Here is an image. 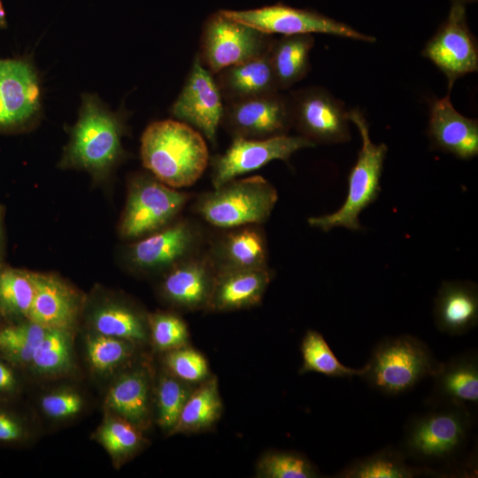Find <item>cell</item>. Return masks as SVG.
Instances as JSON below:
<instances>
[{
    "label": "cell",
    "mask_w": 478,
    "mask_h": 478,
    "mask_svg": "<svg viewBox=\"0 0 478 478\" xmlns=\"http://www.w3.org/2000/svg\"><path fill=\"white\" fill-rule=\"evenodd\" d=\"M163 367L178 379L199 384L211 374L204 356L189 345L164 352Z\"/></svg>",
    "instance_id": "cell-40"
},
{
    "label": "cell",
    "mask_w": 478,
    "mask_h": 478,
    "mask_svg": "<svg viewBox=\"0 0 478 478\" xmlns=\"http://www.w3.org/2000/svg\"><path fill=\"white\" fill-rule=\"evenodd\" d=\"M143 430L128 420L104 412L92 438L108 453L115 468H120L147 445Z\"/></svg>",
    "instance_id": "cell-29"
},
{
    "label": "cell",
    "mask_w": 478,
    "mask_h": 478,
    "mask_svg": "<svg viewBox=\"0 0 478 478\" xmlns=\"http://www.w3.org/2000/svg\"><path fill=\"white\" fill-rule=\"evenodd\" d=\"M266 267L220 268L214 278L209 309L226 312L258 305L271 281Z\"/></svg>",
    "instance_id": "cell-23"
},
{
    "label": "cell",
    "mask_w": 478,
    "mask_h": 478,
    "mask_svg": "<svg viewBox=\"0 0 478 478\" xmlns=\"http://www.w3.org/2000/svg\"><path fill=\"white\" fill-rule=\"evenodd\" d=\"M256 473L261 478H315L318 468L304 454L292 451H271L257 464Z\"/></svg>",
    "instance_id": "cell-38"
},
{
    "label": "cell",
    "mask_w": 478,
    "mask_h": 478,
    "mask_svg": "<svg viewBox=\"0 0 478 478\" xmlns=\"http://www.w3.org/2000/svg\"><path fill=\"white\" fill-rule=\"evenodd\" d=\"M87 331L133 341L150 343L148 314L122 296L96 289L81 311Z\"/></svg>",
    "instance_id": "cell-16"
},
{
    "label": "cell",
    "mask_w": 478,
    "mask_h": 478,
    "mask_svg": "<svg viewBox=\"0 0 478 478\" xmlns=\"http://www.w3.org/2000/svg\"><path fill=\"white\" fill-rule=\"evenodd\" d=\"M222 402L218 381L210 376L197 384L184 404L171 435L197 433L211 428L220 419Z\"/></svg>",
    "instance_id": "cell-30"
},
{
    "label": "cell",
    "mask_w": 478,
    "mask_h": 478,
    "mask_svg": "<svg viewBox=\"0 0 478 478\" xmlns=\"http://www.w3.org/2000/svg\"><path fill=\"white\" fill-rule=\"evenodd\" d=\"M477 0H452V3H459V4H466V3H472Z\"/></svg>",
    "instance_id": "cell-45"
},
{
    "label": "cell",
    "mask_w": 478,
    "mask_h": 478,
    "mask_svg": "<svg viewBox=\"0 0 478 478\" xmlns=\"http://www.w3.org/2000/svg\"><path fill=\"white\" fill-rule=\"evenodd\" d=\"M433 316L437 329L462 335L478 323V288L469 281H443L435 297Z\"/></svg>",
    "instance_id": "cell-22"
},
{
    "label": "cell",
    "mask_w": 478,
    "mask_h": 478,
    "mask_svg": "<svg viewBox=\"0 0 478 478\" xmlns=\"http://www.w3.org/2000/svg\"><path fill=\"white\" fill-rule=\"evenodd\" d=\"M214 77L224 104L280 91L268 51L227 66Z\"/></svg>",
    "instance_id": "cell-25"
},
{
    "label": "cell",
    "mask_w": 478,
    "mask_h": 478,
    "mask_svg": "<svg viewBox=\"0 0 478 478\" xmlns=\"http://www.w3.org/2000/svg\"><path fill=\"white\" fill-rule=\"evenodd\" d=\"M467 406H431L406 424L399 450L406 459L435 464L452 460L466 447L472 431Z\"/></svg>",
    "instance_id": "cell-4"
},
{
    "label": "cell",
    "mask_w": 478,
    "mask_h": 478,
    "mask_svg": "<svg viewBox=\"0 0 478 478\" xmlns=\"http://www.w3.org/2000/svg\"><path fill=\"white\" fill-rule=\"evenodd\" d=\"M142 345L123 338L87 331L85 358L90 371L101 377L115 376L137 358Z\"/></svg>",
    "instance_id": "cell-28"
},
{
    "label": "cell",
    "mask_w": 478,
    "mask_h": 478,
    "mask_svg": "<svg viewBox=\"0 0 478 478\" xmlns=\"http://www.w3.org/2000/svg\"><path fill=\"white\" fill-rule=\"evenodd\" d=\"M349 120L358 129L362 147L349 174L348 193L343 205L333 213L308 219L311 227L324 232L336 227L360 230L359 213L377 199L381 191L380 180L388 147L371 141L369 125L359 110L349 111Z\"/></svg>",
    "instance_id": "cell-5"
},
{
    "label": "cell",
    "mask_w": 478,
    "mask_h": 478,
    "mask_svg": "<svg viewBox=\"0 0 478 478\" xmlns=\"http://www.w3.org/2000/svg\"><path fill=\"white\" fill-rule=\"evenodd\" d=\"M221 12L231 19L270 35L320 33L366 42L376 41L375 37L362 34L349 25L318 12L294 8L281 3L256 9Z\"/></svg>",
    "instance_id": "cell-9"
},
{
    "label": "cell",
    "mask_w": 478,
    "mask_h": 478,
    "mask_svg": "<svg viewBox=\"0 0 478 478\" xmlns=\"http://www.w3.org/2000/svg\"><path fill=\"white\" fill-rule=\"evenodd\" d=\"M7 27V20L4 10L0 1V28H5Z\"/></svg>",
    "instance_id": "cell-44"
},
{
    "label": "cell",
    "mask_w": 478,
    "mask_h": 478,
    "mask_svg": "<svg viewBox=\"0 0 478 478\" xmlns=\"http://www.w3.org/2000/svg\"><path fill=\"white\" fill-rule=\"evenodd\" d=\"M313 44L312 34L283 35L273 40L268 57L280 90L288 89L307 75Z\"/></svg>",
    "instance_id": "cell-27"
},
{
    "label": "cell",
    "mask_w": 478,
    "mask_h": 478,
    "mask_svg": "<svg viewBox=\"0 0 478 478\" xmlns=\"http://www.w3.org/2000/svg\"><path fill=\"white\" fill-rule=\"evenodd\" d=\"M4 216V206L0 204V251H1L2 242H3Z\"/></svg>",
    "instance_id": "cell-43"
},
{
    "label": "cell",
    "mask_w": 478,
    "mask_h": 478,
    "mask_svg": "<svg viewBox=\"0 0 478 478\" xmlns=\"http://www.w3.org/2000/svg\"><path fill=\"white\" fill-rule=\"evenodd\" d=\"M293 127L316 143H338L351 139L349 111L328 91L310 87L290 95Z\"/></svg>",
    "instance_id": "cell-11"
},
{
    "label": "cell",
    "mask_w": 478,
    "mask_h": 478,
    "mask_svg": "<svg viewBox=\"0 0 478 478\" xmlns=\"http://www.w3.org/2000/svg\"><path fill=\"white\" fill-rule=\"evenodd\" d=\"M277 198L274 187L262 176L233 179L202 197L197 212L218 227H243L266 220Z\"/></svg>",
    "instance_id": "cell-6"
},
{
    "label": "cell",
    "mask_w": 478,
    "mask_h": 478,
    "mask_svg": "<svg viewBox=\"0 0 478 478\" xmlns=\"http://www.w3.org/2000/svg\"><path fill=\"white\" fill-rule=\"evenodd\" d=\"M451 91L433 102L428 135L432 146L460 159L478 153V121L458 112L451 102Z\"/></svg>",
    "instance_id": "cell-20"
},
{
    "label": "cell",
    "mask_w": 478,
    "mask_h": 478,
    "mask_svg": "<svg viewBox=\"0 0 478 478\" xmlns=\"http://www.w3.org/2000/svg\"><path fill=\"white\" fill-rule=\"evenodd\" d=\"M221 124L234 137L266 139L293 127L289 95L279 92L224 104Z\"/></svg>",
    "instance_id": "cell-13"
},
{
    "label": "cell",
    "mask_w": 478,
    "mask_h": 478,
    "mask_svg": "<svg viewBox=\"0 0 478 478\" xmlns=\"http://www.w3.org/2000/svg\"><path fill=\"white\" fill-rule=\"evenodd\" d=\"M197 385L178 379L164 367L157 375L153 392V419L169 436Z\"/></svg>",
    "instance_id": "cell-34"
},
{
    "label": "cell",
    "mask_w": 478,
    "mask_h": 478,
    "mask_svg": "<svg viewBox=\"0 0 478 478\" xmlns=\"http://www.w3.org/2000/svg\"><path fill=\"white\" fill-rule=\"evenodd\" d=\"M150 343L159 352H166L189 345V330L178 315L157 312L148 314Z\"/></svg>",
    "instance_id": "cell-39"
},
{
    "label": "cell",
    "mask_w": 478,
    "mask_h": 478,
    "mask_svg": "<svg viewBox=\"0 0 478 478\" xmlns=\"http://www.w3.org/2000/svg\"><path fill=\"white\" fill-rule=\"evenodd\" d=\"M83 304L81 293L58 275L35 273V292L27 320L47 328L75 333Z\"/></svg>",
    "instance_id": "cell-18"
},
{
    "label": "cell",
    "mask_w": 478,
    "mask_h": 478,
    "mask_svg": "<svg viewBox=\"0 0 478 478\" xmlns=\"http://www.w3.org/2000/svg\"><path fill=\"white\" fill-rule=\"evenodd\" d=\"M154 382L150 366L136 358L112 377L104 400V412L145 431L153 420Z\"/></svg>",
    "instance_id": "cell-17"
},
{
    "label": "cell",
    "mask_w": 478,
    "mask_h": 478,
    "mask_svg": "<svg viewBox=\"0 0 478 478\" xmlns=\"http://www.w3.org/2000/svg\"><path fill=\"white\" fill-rule=\"evenodd\" d=\"M141 158L154 177L173 189L195 183L209 163L202 135L175 120L155 121L145 128L141 138Z\"/></svg>",
    "instance_id": "cell-1"
},
{
    "label": "cell",
    "mask_w": 478,
    "mask_h": 478,
    "mask_svg": "<svg viewBox=\"0 0 478 478\" xmlns=\"http://www.w3.org/2000/svg\"><path fill=\"white\" fill-rule=\"evenodd\" d=\"M74 332L48 328L26 373L36 379L56 380L76 372Z\"/></svg>",
    "instance_id": "cell-26"
},
{
    "label": "cell",
    "mask_w": 478,
    "mask_h": 478,
    "mask_svg": "<svg viewBox=\"0 0 478 478\" xmlns=\"http://www.w3.org/2000/svg\"><path fill=\"white\" fill-rule=\"evenodd\" d=\"M14 402L0 401V446H26L36 437L32 419L13 405Z\"/></svg>",
    "instance_id": "cell-41"
},
{
    "label": "cell",
    "mask_w": 478,
    "mask_h": 478,
    "mask_svg": "<svg viewBox=\"0 0 478 478\" xmlns=\"http://www.w3.org/2000/svg\"><path fill=\"white\" fill-rule=\"evenodd\" d=\"M442 366L421 339L403 335L384 338L374 346L361 378L372 389L397 396L434 377Z\"/></svg>",
    "instance_id": "cell-3"
},
{
    "label": "cell",
    "mask_w": 478,
    "mask_h": 478,
    "mask_svg": "<svg viewBox=\"0 0 478 478\" xmlns=\"http://www.w3.org/2000/svg\"><path fill=\"white\" fill-rule=\"evenodd\" d=\"M42 113V87L25 58L0 59V132L31 127Z\"/></svg>",
    "instance_id": "cell-10"
},
{
    "label": "cell",
    "mask_w": 478,
    "mask_h": 478,
    "mask_svg": "<svg viewBox=\"0 0 478 478\" xmlns=\"http://www.w3.org/2000/svg\"><path fill=\"white\" fill-rule=\"evenodd\" d=\"M223 110L224 102L215 77L203 65L197 53L181 90L170 108V113L177 120L197 128L215 144Z\"/></svg>",
    "instance_id": "cell-15"
},
{
    "label": "cell",
    "mask_w": 478,
    "mask_h": 478,
    "mask_svg": "<svg viewBox=\"0 0 478 478\" xmlns=\"http://www.w3.org/2000/svg\"><path fill=\"white\" fill-rule=\"evenodd\" d=\"M197 240L195 227L181 221L136 242L128 251V259L143 271L170 269L188 258Z\"/></svg>",
    "instance_id": "cell-19"
},
{
    "label": "cell",
    "mask_w": 478,
    "mask_h": 478,
    "mask_svg": "<svg viewBox=\"0 0 478 478\" xmlns=\"http://www.w3.org/2000/svg\"><path fill=\"white\" fill-rule=\"evenodd\" d=\"M124 131L122 114L111 111L96 95L83 94L60 166L85 170L96 179L107 176L124 154Z\"/></svg>",
    "instance_id": "cell-2"
},
{
    "label": "cell",
    "mask_w": 478,
    "mask_h": 478,
    "mask_svg": "<svg viewBox=\"0 0 478 478\" xmlns=\"http://www.w3.org/2000/svg\"><path fill=\"white\" fill-rule=\"evenodd\" d=\"M23 372L0 356V401L15 402L24 389Z\"/></svg>",
    "instance_id": "cell-42"
},
{
    "label": "cell",
    "mask_w": 478,
    "mask_h": 478,
    "mask_svg": "<svg viewBox=\"0 0 478 478\" xmlns=\"http://www.w3.org/2000/svg\"><path fill=\"white\" fill-rule=\"evenodd\" d=\"M35 292V272L0 267V316L7 322L27 319Z\"/></svg>",
    "instance_id": "cell-32"
},
{
    "label": "cell",
    "mask_w": 478,
    "mask_h": 478,
    "mask_svg": "<svg viewBox=\"0 0 478 478\" xmlns=\"http://www.w3.org/2000/svg\"><path fill=\"white\" fill-rule=\"evenodd\" d=\"M428 467L412 466L399 449L388 446L353 460L335 477L339 478H412L433 475Z\"/></svg>",
    "instance_id": "cell-31"
},
{
    "label": "cell",
    "mask_w": 478,
    "mask_h": 478,
    "mask_svg": "<svg viewBox=\"0 0 478 478\" xmlns=\"http://www.w3.org/2000/svg\"><path fill=\"white\" fill-rule=\"evenodd\" d=\"M215 274L211 262L186 258L169 269L161 284L162 295L181 309L208 308Z\"/></svg>",
    "instance_id": "cell-21"
},
{
    "label": "cell",
    "mask_w": 478,
    "mask_h": 478,
    "mask_svg": "<svg viewBox=\"0 0 478 478\" xmlns=\"http://www.w3.org/2000/svg\"><path fill=\"white\" fill-rule=\"evenodd\" d=\"M189 197L156 177L145 174L134 177L120 221V235L136 238L164 228L181 210Z\"/></svg>",
    "instance_id": "cell-8"
},
{
    "label": "cell",
    "mask_w": 478,
    "mask_h": 478,
    "mask_svg": "<svg viewBox=\"0 0 478 478\" xmlns=\"http://www.w3.org/2000/svg\"><path fill=\"white\" fill-rule=\"evenodd\" d=\"M422 55L448 80V90L460 77L478 69V48L466 19L465 4L452 3L446 20L426 43Z\"/></svg>",
    "instance_id": "cell-12"
},
{
    "label": "cell",
    "mask_w": 478,
    "mask_h": 478,
    "mask_svg": "<svg viewBox=\"0 0 478 478\" xmlns=\"http://www.w3.org/2000/svg\"><path fill=\"white\" fill-rule=\"evenodd\" d=\"M300 351L303 360L300 374L314 372L328 377L351 378L361 377L365 372V366L355 369L343 365L322 335L312 329L304 335Z\"/></svg>",
    "instance_id": "cell-36"
},
{
    "label": "cell",
    "mask_w": 478,
    "mask_h": 478,
    "mask_svg": "<svg viewBox=\"0 0 478 478\" xmlns=\"http://www.w3.org/2000/svg\"><path fill=\"white\" fill-rule=\"evenodd\" d=\"M316 144L298 135H277L266 139L234 137L229 148L212 160L214 189L238 175L258 169L272 160L288 161L296 151Z\"/></svg>",
    "instance_id": "cell-14"
},
{
    "label": "cell",
    "mask_w": 478,
    "mask_h": 478,
    "mask_svg": "<svg viewBox=\"0 0 478 478\" xmlns=\"http://www.w3.org/2000/svg\"><path fill=\"white\" fill-rule=\"evenodd\" d=\"M47 328L27 319L0 327V356L26 373Z\"/></svg>",
    "instance_id": "cell-35"
},
{
    "label": "cell",
    "mask_w": 478,
    "mask_h": 478,
    "mask_svg": "<svg viewBox=\"0 0 478 478\" xmlns=\"http://www.w3.org/2000/svg\"><path fill=\"white\" fill-rule=\"evenodd\" d=\"M83 392L72 385H61L42 393L38 401L42 415L53 423H66L80 417L87 407Z\"/></svg>",
    "instance_id": "cell-37"
},
{
    "label": "cell",
    "mask_w": 478,
    "mask_h": 478,
    "mask_svg": "<svg viewBox=\"0 0 478 478\" xmlns=\"http://www.w3.org/2000/svg\"><path fill=\"white\" fill-rule=\"evenodd\" d=\"M434 385L427 404L442 405L478 403V355L469 351L443 363L441 370L433 377Z\"/></svg>",
    "instance_id": "cell-24"
},
{
    "label": "cell",
    "mask_w": 478,
    "mask_h": 478,
    "mask_svg": "<svg viewBox=\"0 0 478 478\" xmlns=\"http://www.w3.org/2000/svg\"><path fill=\"white\" fill-rule=\"evenodd\" d=\"M220 268L266 267V245L260 231L246 227L227 234L220 246Z\"/></svg>",
    "instance_id": "cell-33"
},
{
    "label": "cell",
    "mask_w": 478,
    "mask_h": 478,
    "mask_svg": "<svg viewBox=\"0 0 478 478\" xmlns=\"http://www.w3.org/2000/svg\"><path fill=\"white\" fill-rule=\"evenodd\" d=\"M274 37L225 15L221 10L204 23L197 52L216 75L224 68L266 53Z\"/></svg>",
    "instance_id": "cell-7"
}]
</instances>
